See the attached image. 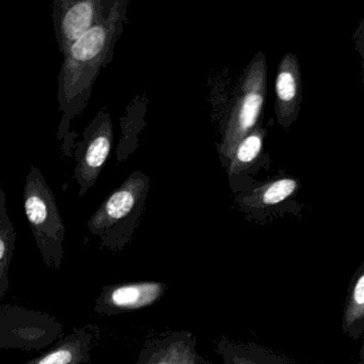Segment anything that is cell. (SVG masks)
<instances>
[{"label": "cell", "instance_id": "obj_1", "mask_svg": "<svg viewBox=\"0 0 364 364\" xmlns=\"http://www.w3.org/2000/svg\"><path fill=\"white\" fill-rule=\"evenodd\" d=\"M129 0H116L110 14L63 56L57 93L61 112L57 137L63 140V152L68 156H72L73 149L71 122L86 109L100 73L112 63L114 48L129 21Z\"/></svg>", "mask_w": 364, "mask_h": 364}, {"label": "cell", "instance_id": "obj_2", "mask_svg": "<svg viewBox=\"0 0 364 364\" xmlns=\"http://www.w3.org/2000/svg\"><path fill=\"white\" fill-rule=\"evenodd\" d=\"M149 191L150 178L136 170L102 202L87 223L102 248L117 253L131 244L146 210Z\"/></svg>", "mask_w": 364, "mask_h": 364}, {"label": "cell", "instance_id": "obj_3", "mask_svg": "<svg viewBox=\"0 0 364 364\" xmlns=\"http://www.w3.org/2000/svg\"><path fill=\"white\" fill-rule=\"evenodd\" d=\"M266 93L267 63L265 55L259 52L251 59L240 76L221 125V141L218 151L225 167L238 142L263 122Z\"/></svg>", "mask_w": 364, "mask_h": 364}, {"label": "cell", "instance_id": "obj_4", "mask_svg": "<svg viewBox=\"0 0 364 364\" xmlns=\"http://www.w3.org/2000/svg\"><path fill=\"white\" fill-rule=\"evenodd\" d=\"M23 203L44 264L50 269H60L65 255V223L54 193L37 166H31L27 174Z\"/></svg>", "mask_w": 364, "mask_h": 364}, {"label": "cell", "instance_id": "obj_5", "mask_svg": "<svg viewBox=\"0 0 364 364\" xmlns=\"http://www.w3.org/2000/svg\"><path fill=\"white\" fill-rule=\"evenodd\" d=\"M63 332V323L48 313L1 304L0 347L38 350L55 342Z\"/></svg>", "mask_w": 364, "mask_h": 364}, {"label": "cell", "instance_id": "obj_6", "mask_svg": "<svg viewBox=\"0 0 364 364\" xmlns=\"http://www.w3.org/2000/svg\"><path fill=\"white\" fill-rule=\"evenodd\" d=\"M114 123L107 108L97 112L85 129L82 141L75 151L74 180L78 196L86 195L99 180L114 146Z\"/></svg>", "mask_w": 364, "mask_h": 364}, {"label": "cell", "instance_id": "obj_7", "mask_svg": "<svg viewBox=\"0 0 364 364\" xmlns=\"http://www.w3.org/2000/svg\"><path fill=\"white\" fill-rule=\"evenodd\" d=\"M116 0H55L52 18L59 53L63 57L72 46L101 23Z\"/></svg>", "mask_w": 364, "mask_h": 364}, {"label": "cell", "instance_id": "obj_8", "mask_svg": "<svg viewBox=\"0 0 364 364\" xmlns=\"http://www.w3.org/2000/svg\"><path fill=\"white\" fill-rule=\"evenodd\" d=\"M167 289V283L159 281H136L107 285L95 299V312L112 316L142 310L161 301Z\"/></svg>", "mask_w": 364, "mask_h": 364}, {"label": "cell", "instance_id": "obj_9", "mask_svg": "<svg viewBox=\"0 0 364 364\" xmlns=\"http://www.w3.org/2000/svg\"><path fill=\"white\" fill-rule=\"evenodd\" d=\"M302 101V82L297 57L287 53L281 59L274 80V112L277 122L289 129L297 120Z\"/></svg>", "mask_w": 364, "mask_h": 364}, {"label": "cell", "instance_id": "obj_10", "mask_svg": "<svg viewBox=\"0 0 364 364\" xmlns=\"http://www.w3.org/2000/svg\"><path fill=\"white\" fill-rule=\"evenodd\" d=\"M100 338L97 327L87 325L61 338L48 351L24 364H88Z\"/></svg>", "mask_w": 364, "mask_h": 364}, {"label": "cell", "instance_id": "obj_11", "mask_svg": "<svg viewBox=\"0 0 364 364\" xmlns=\"http://www.w3.org/2000/svg\"><path fill=\"white\" fill-rule=\"evenodd\" d=\"M299 187L298 178L289 176H279L242 191L236 197V203L242 212L250 216L261 217L270 208L280 205L296 195Z\"/></svg>", "mask_w": 364, "mask_h": 364}, {"label": "cell", "instance_id": "obj_12", "mask_svg": "<svg viewBox=\"0 0 364 364\" xmlns=\"http://www.w3.org/2000/svg\"><path fill=\"white\" fill-rule=\"evenodd\" d=\"M196 344L197 338L188 330L167 331L144 343L135 364H180Z\"/></svg>", "mask_w": 364, "mask_h": 364}, {"label": "cell", "instance_id": "obj_13", "mask_svg": "<svg viewBox=\"0 0 364 364\" xmlns=\"http://www.w3.org/2000/svg\"><path fill=\"white\" fill-rule=\"evenodd\" d=\"M220 364H295L284 355L257 343L230 340L223 336L216 342Z\"/></svg>", "mask_w": 364, "mask_h": 364}, {"label": "cell", "instance_id": "obj_14", "mask_svg": "<svg viewBox=\"0 0 364 364\" xmlns=\"http://www.w3.org/2000/svg\"><path fill=\"white\" fill-rule=\"evenodd\" d=\"M342 331L353 340L364 334V262L349 283L342 316Z\"/></svg>", "mask_w": 364, "mask_h": 364}, {"label": "cell", "instance_id": "obj_15", "mask_svg": "<svg viewBox=\"0 0 364 364\" xmlns=\"http://www.w3.org/2000/svg\"><path fill=\"white\" fill-rule=\"evenodd\" d=\"M265 137L266 131L261 124L238 142L225 166L230 182L237 180L242 174L252 169L253 166L259 161L263 152Z\"/></svg>", "mask_w": 364, "mask_h": 364}, {"label": "cell", "instance_id": "obj_16", "mask_svg": "<svg viewBox=\"0 0 364 364\" xmlns=\"http://www.w3.org/2000/svg\"><path fill=\"white\" fill-rule=\"evenodd\" d=\"M16 233L6 206V193L0 187V299L7 295L10 287L9 272L16 248Z\"/></svg>", "mask_w": 364, "mask_h": 364}, {"label": "cell", "instance_id": "obj_17", "mask_svg": "<svg viewBox=\"0 0 364 364\" xmlns=\"http://www.w3.org/2000/svg\"><path fill=\"white\" fill-rule=\"evenodd\" d=\"M201 355L198 353L197 344H196L187 351L180 364H201Z\"/></svg>", "mask_w": 364, "mask_h": 364}, {"label": "cell", "instance_id": "obj_18", "mask_svg": "<svg viewBox=\"0 0 364 364\" xmlns=\"http://www.w3.org/2000/svg\"><path fill=\"white\" fill-rule=\"evenodd\" d=\"M357 44L359 46L360 53L363 57V69H364V26H361L359 31H357ZM364 77V72H363Z\"/></svg>", "mask_w": 364, "mask_h": 364}, {"label": "cell", "instance_id": "obj_19", "mask_svg": "<svg viewBox=\"0 0 364 364\" xmlns=\"http://www.w3.org/2000/svg\"><path fill=\"white\" fill-rule=\"evenodd\" d=\"M360 364H364V334L362 336V347L360 351Z\"/></svg>", "mask_w": 364, "mask_h": 364}, {"label": "cell", "instance_id": "obj_20", "mask_svg": "<svg viewBox=\"0 0 364 364\" xmlns=\"http://www.w3.org/2000/svg\"><path fill=\"white\" fill-rule=\"evenodd\" d=\"M201 364H214L212 362L208 361V360L204 359L203 357L201 358Z\"/></svg>", "mask_w": 364, "mask_h": 364}]
</instances>
